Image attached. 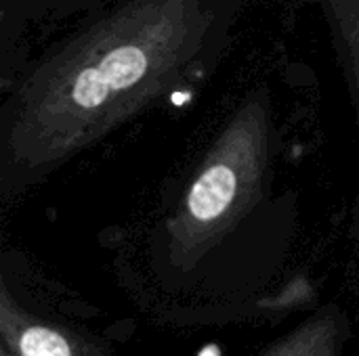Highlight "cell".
I'll return each mask as SVG.
<instances>
[{
    "label": "cell",
    "instance_id": "277c9868",
    "mask_svg": "<svg viewBox=\"0 0 359 356\" xmlns=\"http://www.w3.org/2000/svg\"><path fill=\"white\" fill-rule=\"evenodd\" d=\"M200 356H219V353H217V348H215V346H208V348H206V350H204Z\"/></svg>",
    "mask_w": 359,
    "mask_h": 356
},
{
    "label": "cell",
    "instance_id": "3957f363",
    "mask_svg": "<svg viewBox=\"0 0 359 356\" xmlns=\"http://www.w3.org/2000/svg\"><path fill=\"white\" fill-rule=\"evenodd\" d=\"M19 348L23 356H72L65 338L46 327H29L21 336Z\"/></svg>",
    "mask_w": 359,
    "mask_h": 356
},
{
    "label": "cell",
    "instance_id": "7a4b0ae2",
    "mask_svg": "<svg viewBox=\"0 0 359 356\" xmlns=\"http://www.w3.org/2000/svg\"><path fill=\"white\" fill-rule=\"evenodd\" d=\"M238 193V172L227 162H215L194 183L187 195L189 214L200 222L217 220Z\"/></svg>",
    "mask_w": 359,
    "mask_h": 356
},
{
    "label": "cell",
    "instance_id": "6da1fadb",
    "mask_svg": "<svg viewBox=\"0 0 359 356\" xmlns=\"http://www.w3.org/2000/svg\"><path fill=\"white\" fill-rule=\"evenodd\" d=\"M151 67V52L145 44L124 40L109 46L97 61L80 67L69 78L67 105L80 111L101 107L114 92L137 86Z\"/></svg>",
    "mask_w": 359,
    "mask_h": 356
}]
</instances>
